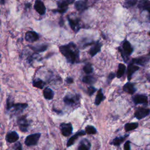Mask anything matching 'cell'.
Wrapping results in <instances>:
<instances>
[{"label": "cell", "instance_id": "1", "mask_svg": "<svg viewBox=\"0 0 150 150\" xmlns=\"http://www.w3.org/2000/svg\"><path fill=\"white\" fill-rule=\"evenodd\" d=\"M60 53L70 64L78 63L80 62V52L77 45L73 42L59 46Z\"/></svg>", "mask_w": 150, "mask_h": 150}, {"label": "cell", "instance_id": "2", "mask_svg": "<svg viewBox=\"0 0 150 150\" xmlns=\"http://www.w3.org/2000/svg\"><path fill=\"white\" fill-rule=\"evenodd\" d=\"M118 50L121 53L122 59L125 63H127L129 60V56L132 54L134 51V48L130 42L125 39L118 47Z\"/></svg>", "mask_w": 150, "mask_h": 150}, {"label": "cell", "instance_id": "3", "mask_svg": "<svg viewBox=\"0 0 150 150\" xmlns=\"http://www.w3.org/2000/svg\"><path fill=\"white\" fill-rule=\"evenodd\" d=\"M80 95L79 94H68L63 98V101L66 105L76 106L80 103Z\"/></svg>", "mask_w": 150, "mask_h": 150}, {"label": "cell", "instance_id": "4", "mask_svg": "<svg viewBox=\"0 0 150 150\" xmlns=\"http://www.w3.org/2000/svg\"><path fill=\"white\" fill-rule=\"evenodd\" d=\"M69 24L71 29L74 31L75 33H77L79 30L81 28L80 25V19L79 18H71L69 15L67 16Z\"/></svg>", "mask_w": 150, "mask_h": 150}, {"label": "cell", "instance_id": "5", "mask_svg": "<svg viewBox=\"0 0 150 150\" xmlns=\"http://www.w3.org/2000/svg\"><path fill=\"white\" fill-rule=\"evenodd\" d=\"M132 101L135 105L143 104L148 105V96L144 94H137L132 97Z\"/></svg>", "mask_w": 150, "mask_h": 150}, {"label": "cell", "instance_id": "6", "mask_svg": "<svg viewBox=\"0 0 150 150\" xmlns=\"http://www.w3.org/2000/svg\"><path fill=\"white\" fill-rule=\"evenodd\" d=\"M17 124L19 129L22 132H26L28 131V129L29 126V122L26 118V115H22L19 117L17 120Z\"/></svg>", "mask_w": 150, "mask_h": 150}, {"label": "cell", "instance_id": "7", "mask_svg": "<svg viewBox=\"0 0 150 150\" xmlns=\"http://www.w3.org/2000/svg\"><path fill=\"white\" fill-rule=\"evenodd\" d=\"M40 135H41L40 133H35V134L29 135L25 138V145L28 146L36 145L40 137Z\"/></svg>", "mask_w": 150, "mask_h": 150}, {"label": "cell", "instance_id": "8", "mask_svg": "<svg viewBox=\"0 0 150 150\" xmlns=\"http://www.w3.org/2000/svg\"><path fill=\"white\" fill-rule=\"evenodd\" d=\"M149 108H145L144 107H139L136 109L134 112V117L138 120H141L149 115Z\"/></svg>", "mask_w": 150, "mask_h": 150}, {"label": "cell", "instance_id": "9", "mask_svg": "<svg viewBox=\"0 0 150 150\" xmlns=\"http://www.w3.org/2000/svg\"><path fill=\"white\" fill-rule=\"evenodd\" d=\"M60 129L62 135L64 137H69L73 132V126L70 122L61 123L60 124Z\"/></svg>", "mask_w": 150, "mask_h": 150}, {"label": "cell", "instance_id": "10", "mask_svg": "<svg viewBox=\"0 0 150 150\" xmlns=\"http://www.w3.org/2000/svg\"><path fill=\"white\" fill-rule=\"evenodd\" d=\"M149 55L148 54L147 55L139 56L137 58H134L132 59L131 62L137 66H144L146 64L149 63Z\"/></svg>", "mask_w": 150, "mask_h": 150}, {"label": "cell", "instance_id": "11", "mask_svg": "<svg viewBox=\"0 0 150 150\" xmlns=\"http://www.w3.org/2000/svg\"><path fill=\"white\" fill-rule=\"evenodd\" d=\"M102 46H103V44L100 42V40L96 41L93 44V46L89 49L88 54L92 57L95 56L98 52L101 51Z\"/></svg>", "mask_w": 150, "mask_h": 150}, {"label": "cell", "instance_id": "12", "mask_svg": "<svg viewBox=\"0 0 150 150\" xmlns=\"http://www.w3.org/2000/svg\"><path fill=\"white\" fill-rule=\"evenodd\" d=\"M25 39L28 42L33 43L39 40V36L37 32L33 30H29L26 32Z\"/></svg>", "mask_w": 150, "mask_h": 150}, {"label": "cell", "instance_id": "13", "mask_svg": "<svg viewBox=\"0 0 150 150\" xmlns=\"http://www.w3.org/2000/svg\"><path fill=\"white\" fill-rule=\"evenodd\" d=\"M139 69V67L134 63H133L131 61L128 64L127 69V77L128 80H130L132 77V75L135 72H136L137 70H138Z\"/></svg>", "mask_w": 150, "mask_h": 150}, {"label": "cell", "instance_id": "14", "mask_svg": "<svg viewBox=\"0 0 150 150\" xmlns=\"http://www.w3.org/2000/svg\"><path fill=\"white\" fill-rule=\"evenodd\" d=\"M88 1L87 0L75 1L74 4V8L77 11L80 12H82L88 8Z\"/></svg>", "mask_w": 150, "mask_h": 150}, {"label": "cell", "instance_id": "15", "mask_svg": "<svg viewBox=\"0 0 150 150\" xmlns=\"http://www.w3.org/2000/svg\"><path fill=\"white\" fill-rule=\"evenodd\" d=\"M33 8L35 11L40 15H44L46 13V7L44 3L39 0H36L35 2Z\"/></svg>", "mask_w": 150, "mask_h": 150}, {"label": "cell", "instance_id": "16", "mask_svg": "<svg viewBox=\"0 0 150 150\" xmlns=\"http://www.w3.org/2000/svg\"><path fill=\"white\" fill-rule=\"evenodd\" d=\"M47 46L48 45L46 44L36 45L35 46L28 45V47L34 52L35 54H38L39 53L44 52L45 50H47Z\"/></svg>", "mask_w": 150, "mask_h": 150}, {"label": "cell", "instance_id": "17", "mask_svg": "<svg viewBox=\"0 0 150 150\" xmlns=\"http://www.w3.org/2000/svg\"><path fill=\"white\" fill-rule=\"evenodd\" d=\"M28 106V104L27 103H13V104L12 106V108H13V111L15 114H18L22 112L25 109H26Z\"/></svg>", "mask_w": 150, "mask_h": 150}, {"label": "cell", "instance_id": "18", "mask_svg": "<svg viewBox=\"0 0 150 150\" xmlns=\"http://www.w3.org/2000/svg\"><path fill=\"white\" fill-rule=\"evenodd\" d=\"M122 90L128 93L129 94H134L136 91H137V88L135 87V85L134 83H131L129 81L126 83L122 87Z\"/></svg>", "mask_w": 150, "mask_h": 150}, {"label": "cell", "instance_id": "19", "mask_svg": "<svg viewBox=\"0 0 150 150\" xmlns=\"http://www.w3.org/2000/svg\"><path fill=\"white\" fill-rule=\"evenodd\" d=\"M86 132L84 131V130H80V131H77L74 135H73L72 137H71L69 140L67 141V146H71L72 145L74 144L75 141L80 136H82V135H86Z\"/></svg>", "mask_w": 150, "mask_h": 150}, {"label": "cell", "instance_id": "20", "mask_svg": "<svg viewBox=\"0 0 150 150\" xmlns=\"http://www.w3.org/2000/svg\"><path fill=\"white\" fill-rule=\"evenodd\" d=\"M19 139V135L15 131H11L6 135V141L9 143H13L16 142Z\"/></svg>", "mask_w": 150, "mask_h": 150}, {"label": "cell", "instance_id": "21", "mask_svg": "<svg viewBox=\"0 0 150 150\" xmlns=\"http://www.w3.org/2000/svg\"><path fill=\"white\" fill-rule=\"evenodd\" d=\"M137 6L141 12L147 11L148 13L150 12V2L149 1H139Z\"/></svg>", "mask_w": 150, "mask_h": 150}, {"label": "cell", "instance_id": "22", "mask_svg": "<svg viewBox=\"0 0 150 150\" xmlns=\"http://www.w3.org/2000/svg\"><path fill=\"white\" fill-rule=\"evenodd\" d=\"M91 147V143L87 139H83L78 146V150H90Z\"/></svg>", "mask_w": 150, "mask_h": 150}, {"label": "cell", "instance_id": "23", "mask_svg": "<svg viewBox=\"0 0 150 150\" xmlns=\"http://www.w3.org/2000/svg\"><path fill=\"white\" fill-rule=\"evenodd\" d=\"M74 2V0H60L56 1L58 9L68 8V5Z\"/></svg>", "mask_w": 150, "mask_h": 150}, {"label": "cell", "instance_id": "24", "mask_svg": "<svg viewBox=\"0 0 150 150\" xmlns=\"http://www.w3.org/2000/svg\"><path fill=\"white\" fill-rule=\"evenodd\" d=\"M43 94L45 99L47 100H50L53 99L54 93V91L50 88L47 87L43 89Z\"/></svg>", "mask_w": 150, "mask_h": 150}, {"label": "cell", "instance_id": "25", "mask_svg": "<svg viewBox=\"0 0 150 150\" xmlns=\"http://www.w3.org/2000/svg\"><path fill=\"white\" fill-rule=\"evenodd\" d=\"M105 98V97L104 96V94H103V90H102V88H100L98 92H97V94L96 96V98H95V100H94V104L95 105H98L100 104V103L103 101L104 100Z\"/></svg>", "mask_w": 150, "mask_h": 150}, {"label": "cell", "instance_id": "26", "mask_svg": "<svg viewBox=\"0 0 150 150\" xmlns=\"http://www.w3.org/2000/svg\"><path fill=\"white\" fill-rule=\"evenodd\" d=\"M82 81L86 84L93 85L95 84V83L97 81V79L94 77V76L92 75H86L83 76L82 79Z\"/></svg>", "mask_w": 150, "mask_h": 150}, {"label": "cell", "instance_id": "27", "mask_svg": "<svg viewBox=\"0 0 150 150\" xmlns=\"http://www.w3.org/2000/svg\"><path fill=\"white\" fill-rule=\"evenodd\" d=\"M46 84V82L40 79V78H36L32 81V86L36 88L43 89Z\"/></svg>", "mask_w": 150, "mask_h": 150}, {"label": "cell", "instance_id": "28", "mask_svg": "<svg viewBox=\"0 0 150 150\" xmlns=\"http://www.w3.org/2000/svg\"><path fill=\"white\" fill-rule=\"evenodd\" d=\"M126 70V66L123 63H120L118 66V70L117 73L115 74V77L118 79L122 77Z\"/></svg>", "mask_w": 150, "mask_h": 150}, {"label": "cell", "instance_id": "29", "mask_svg": "<svg viewBox=\"0 0 150 150\" xmlns=\"http://www.w3.org/2000/svg\"><path fill=\"white\" fill-rule=\"evenodd\" d=\"M128 136V134H126L124 136H121V137H115L111 142L110 144L115 145V146H119L125 139Z\"/></svg>", "mask_w": 150, "mask_h": 150}, {"label": "cell", "instance_id": "30", "mask_svg": "<svg viewBox=\"0 0 150 150\" xmlns=\"http://www.w3.org/2000/svg\"><path fill=\"white\" fill-rule=\"evenodd\" d=\"M138 127V122H128L124 125V129L126 132H128L134 130Z\"/></svg>", "mask_w": 150, "mask_h": 150}, {"label": "cell", "instance_id": "31", "mask_svg": "<svg viewBox=\"0 0 150 150\" xmlns=\"http://www.w3.org/2000/svg\"><path fill=\"white\" fill-rule=\"evenodd\" d=\"M83 70L84 71V72L87 74H89L91 73H93V65L91 63H87L86 64H84V66L83 67Z\"/></svg>", "mask_w": 150, "mask_h": 150}, {"label": "cell", "instance_id": "32", "mask_svg": "<svg viewBox=\"0 0 150 150\" xmlns=\"http://www.w3.org/2000/svg\"><path fill=\"white\" fill-rule=\"evenodd\" d=\"M138 1L137 0H128L124 2L123 6L125 8H130L135 6Z\"/></svg>", "mask_w": 150, "mask_h": 150}, {"label": "cell", "instance_id": "33", "mask_svg": "<svg viewBox=\"0 0 150 150\" xmlns=\"http://www.w3.org/2000/svg\"><path fill=\"white\" fill-rule=\"evenodd\" d=\"M85 132L87 134H95L97 133L96 128L93 125H87L85 128Z\"/></svg>", "mask_w": 150, "mask_h": 150}, {"label": "cell", "instance_id": "34", "mask_svg": "<svg viewBox=\"0 0 150 150\" xmlns=\"http://www.w3.org/2000/svg\"><path fill=\"white\" fill-rule=\"evenodd\" d=\"M13 103H14V102H13V99L10 96H9L6 99V110L8 111L11 110L12 106L13 104Z\"/></svg>", "mask_w": 150, "mask_h": 150}, {"label": "cell", "instance_id": "35", "mask_svg": "<svg viewBox=\"0 0 150 150\" xmlns=\"http://www.w3.org/2000/svg\"><path fill=\"white\" fill-rule=\"evenodd\" d=\"M97 91V88L93 86H90L87 88V93L89 96H91L96 91Z\"/></svg>", "mask_w": 150, "mask_h": 150}, {"label": "cell", "instance_id": "36", "mask_svg": "<svg viewBox=\"0 0 150 150\" xmlns=\"http://www.w3.org/2000/svg\"><path fill=\"white\" fill-rule=\"evenodd\" d=\"M67 9L68 8H66V9H58L57 8V9H52V12H53L54 13L57 12V13H59L60 14H63L67 11Z\"/></svg>", "mask_w": 150, "mask_h": 150}, {"label": "cell", "instance_id": "37", "mask_svg": "<svg viewBox=\"0 0 150 150\" xmlns=\"http://www.w3.org/2000/svg\"><path fill=\"white\" fill-rule=\"evenodd\" d=\"M13 150H22L21 144L19 142H16L13 146Z\"/></svg>", "mask_w": 150, "mask_h": 150}, {"label": "cell", "instance_id": "38", "mask_svg": "<svg viewBox=\"0 0 150 150\" xmlns=\"http://www.w3.org/2000/svg\"><path fill=\"white\" fill-rule=\"evenodd\" d=\"M115 77V74L114 72H111L110 73L108 76H107V83H110L112 79H114Z\"/></svg>", "mask_w": 150, "mask_h": 150}, {"label": "cell", "instance_id": "39", "mask_svg": "<svg viewBox=\"0 0 150 150\" xmlns=\"http://www.w3.org/2000/svg\"><path fill=\"white\" fill-rule=\"evenodd\" d=\"M124 150H130V141H127L124 145Z\"/></svg>", "mask_w": 150, "mask_h": 150}, {"label": "cell", "instance_id": "40", "mask_svg": "<svg viewBox=\"0 0 150 150\" xmlns=\"http://www.w3.org/2000/svg\"><path fill=\"white\" fill-rule=\"evenodd\" d=\"M65 81L66 82V83L67 84H72L73 83V79L72 77H68L65 80Z\"/></svg>", "mask_w": 150, "mask_h": 150}, {"label": "cell", "instance_id": "41", "mask_svg": "<svg viewBox=\"0 0 150 150\" xmlns=\"http://www.w3.org/2000/svg\"><path fill=\"white\" fill-rule=\"evenodd\" d=\"M32 4L30 3H26L25 4V9H29L31 8Z\"/></svg>", "mask_w": 150, "mask_h": 150}, {"label": "cell", "instance_id": "42", "mask_svg": "<svg viewBox=\"0 0 150 150\" xmlns=\"http://www.w3.org/2000/svg\"><path fill=\"white\" fill-rule=\"evenodd\" d=\"M59 25L62 26L64 25V20H63L62 17L60 18V21H59Z\"/></svg>", "mask_w": 150, "mask_h": 150}, {"label": "cell", "instance_id": "43", "mask_svg": "<svg viewBox=\"0 0 150 150\" xmlns=\"http://www.w3.org/2000/svg\"><path fill=\"white\" fill-rule=\"evenodd\" d=\"M53 111H54V112H56L57 113V114H61L62 112L61 110H56V109H54V108H53Z\"/></svg>", "mask_w": 150, "mask_h": 150}, {"label": "cell", "instance_id": "44", "mask_svg": "<svg viewBox=\"0 0 150 150\" xmlns=\"http://www.w3.org/2000/svg\"><path fill=\"white\" fill-rule=\"evenodd\" d=\"M5 3V1H4V0H2V1H0V4H2V5H4V4Z\"/></svg>", "mask_w": 150, "mask_h": 150}, {"label": "cell", "instance_id": "45", "mask_svg": "<svg viewBox=\"0 0 150 150\" xmlns=\"http://www.w3.org/2000/svg\"><path fill=\"white\" fill-rule=\"evenodd\" d=\"M0 57H1V54H0Z\"/></svg>", "mask_w": 150, "mask_h": 150}]
</instances>
